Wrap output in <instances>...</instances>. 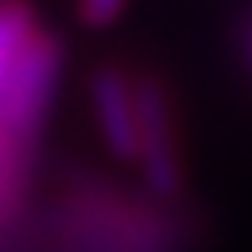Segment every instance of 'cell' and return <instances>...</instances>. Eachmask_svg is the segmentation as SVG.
<instances>
[{
    "label": "cell",
    "mask_w": 252,
    "mask_h": 252,
    "mask_svg": "<svg viewBox=\"0 0 252 252\" xmlns=\"http://www.w3.org/2000/svg\"><path fill=\"white\" fill-rule=\"evenodd\" d=\"M63 63H66V47L59 35L35 32L24 43V51L12 59L4 82H0V136L4 140L35 152L47 109L55 101Z\"/></svg>",
    "instance_id": "obj_1"
},
{
    "label": "cell",
    "mask_w": 252,
    "mask_h": 252,
    "mask_svg": "<svg viewBox=\"0 0 252 252\" xmlns=\"http://www.w3.org/2000/svg\"><path fill=\"white\" fill-rule=\"evenodd\" d=\"M136 159L152 194L175 198L183 190V156L171 117V97L152 74L136 78Z\"/></svg>",
    "instance_id": "obj_2"
},
{
    "label": "cell",
    "mask_w": 252,
    "mask_h": 252,
    "mask_svg": "<svg viewBox=\"0 0 252 252\" xmlns=\"http://www.w3.org/2000/svg\"><path fill=\"white\" fill-rule=\"evenodd\" d=\"M90 97L105 148L117 159H136V82L117 66H97L90 74Z\"/></svg>",
    "instance_id": "obj_3"
},
{
    "label": "cell",
    "mask_w": 252,
    "mask_h": 252,
    "mask_svg": "<svg viewBox=\"0 0 252 252\" xmlns=\"http://www.w3.org/2000/svg\"><path fill=\"white\" fill-rule=\"evenodd\" d=\"M35 32H39V24H35V8L28 0H0V82L12 59L24 51V43Z\"/></svg>",
    "instance_id": "obj_4"
},
{
    "label": "cell",
    "mask_w": 252,
    "mask_h": 252,
    "mask_svg": "<svg viewBox=\"0 0 252 252\" xmlns=\"http://www.w3.org/2000/svg\"><path fill=\"white\" fill-rule=\"evenodd\" d=\"M128 0H78V20L90 28V32H101L109 28L113 20H121Z\"/></svg>",
    "instance_id": "obj_5"
}]
</instances>
